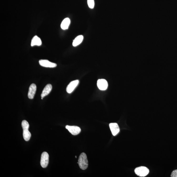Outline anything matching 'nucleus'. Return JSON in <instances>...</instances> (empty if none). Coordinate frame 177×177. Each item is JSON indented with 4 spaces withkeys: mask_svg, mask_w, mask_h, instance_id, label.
<instances>
[{
    "mask_svg": "<svg viewBox=\"0 0 177 177\" xmlns=\"http://www.w3.org/2000/svg\"><path fill=\"white\" fill-rule=\"evenodd\" d=\"M28 129L27 128L23 129V135L24 139L26 141H28L31 137V134L29 131Z\"/></svg>",
    "mask_w": 177,
    "mask_h": 177,
    "instance_id": "13",
    "label": "nucleus"
},
{
    "mask_svg": "<svg viewBox=\"0 0 177 177\" xmlns=\"http://www.w3.org/2000/svg\"><path fill=\"white\" fill-rule=\"evenodd\" d=\"M134 172L137 175L140 177L147 176L149 172V170L147 167L144 166L136 168L134 170Z\"/></svg>",
    "mask_w": 177,
    "mask_h": 177,
    "instance_id": "2",
    "label": "nucleus"
},
{
    "mask_svg": "<svg viewBox=\"0 0 177 177\" xmlns=\"http://www.w3.org/2000/svg\"><path fill=\"white\" fill-rule=\"evenodd\" d=\"M70 24V20L68 18H65L61 24V27L63 30H65L68 28Z\"/></svg>",
    "mask_w": 177,
    "mask_h": 177,
    "instance_id": "12",
    "label": "nucleus"
},
{
    "mask_svg": "<svg viewBox=\"0 0 177 177\" xmlns=\"http://www.w3.org/2000/svg\"><path fill=\"white\" fill-rule=\"evenodd\" d=\"M49 161V155L46 152L42 153L41 155V165L43 168H45L47 167Z\"/></svg>",
    "mask_w": 177,
    "mask_h": 177,
    "instance_id": "3",
    "label": "nucleus"
},
{
    "mask_svg": "<svg viewBox=\"0 0 177 177\" xmlns=\"http://www.w3.org/2000/svg\"><path fill=\"white\" fill-rule=\"evenodd\" d=\"M66 128L73 135H77L81 132V129L77 126L66 125Z\"/></svg>",
    "mask_w": 177,
    "mask_h": 177,
    "instance_id": "4",
    "label": "nucleus"
},
{
    "mask_svg": "<svg viewBox=\"0 0 177 177\" xmlns=\"http://www.w3.org/2000/svg\"><path fill=\"white\" fill-rule=\"evenodd\" d=\"M88 4L90 9L94 8V0H87Z\"/></svg>",
    "mask_w": 177,
    "mask_h": 177,
    "instance_id": "15",
    "label": "nucleus"
},
{
    "mask_svg": "<svg viewBox=\"0 0 177 177\" xmlns=\"http://www.w3.org/2000/svg\"><path fill=\"white\" fill-rule=\"evenodd\" d=\"M171 177H177V170H174L171 174Z\"/></svg>",
    "mask_w": 177,
    "mask_h": 177,
    "instance_id": "16",
    "label": "nucleus"
},
{
    "mask_svg": "<svg viewBox=\"0 0 177 177\" xmlns=\"http://www.w3.org/2000/svg\"><path fill=\"white\" fill-rule=\"evenodd\" d=\"M75 158H77V156H75Z\"/></svg>",
    "mask_w": 177,
    "mask_h": 177,
    "instance_id": "17",
    "label": "nucleus"
},
{
    "mask_svg": "<svg viewBox=\"0 0 177 177\" xmlns=\"http://www.w3.org/2000/svg\"><path fill=\"white\" fill-rule=\"evenodd\" d=\"M37 90V86L34 83L32 84L29 88L28 96L29 99H33L35 95Z\"/></svg>",
    "mask_w": 177,
    "mask_h": 177,
    "instance_id": "8",
    "label": "nucleus"
},
{
    "mask_svg": "<svg viewBox=\"0 0 177 177\" xmlns=\"http://www.w3.org/2000/svg\"><path fill=\"white\" fill-rule=\"evenodd\" d=\"M40 65L45 67L54 68L57 66V64L53 63L47 60L41 59L39 61Z\"/></svg>",
    "mask_w": 177,
    "mask_h": 177,
    "instance_id": "5",
    "label": "nucleus"
},
{
    "mask_svg": "<svg viewBox=\"0 0 177 177\" xmlns=\"http://www.w3.org/2000/svg\"><path fill=\"white\" fill-rule=\"evenodd\" d=\"M42 44V41L40 38L37 36H35L33 37L32 40L31 46H33L37 45V46H41Z\"/></svg>",
    "mask_w": 177,
    "mask_h": 177,
    "instance_id": "11",
    "label": "nucleus"
},
{
    "mask_svg": "<svg viewBox=\"0 0 177 177\" xmlns=\"http://www.w3.org/2000/svg\"><path fill=\"white\" fill-rule=\"evenodd\" d=\"M52 89V86L51 84H48L47 85L42 92V94L41 95V97L43 98L48 95L51 91Z\"/></svg>",
    "mask_w": 177,
    "mask_h": 177,
    "instance_id": "10",
    "label": "nucleus"
},
{
    "mask_svg": "<svg viewBox=\"0 0 177 177\" xmlns=\"http://www.w3.org/2000/svg\"><path fill=\"white\" fill-rule=\"evenodd\" d=\"M83 39V36L82 35L78 36L76 37L73 41V45L74 47H76L82 43Z\"/></svg>",
    "mask_w": 177,
    "mask_h": 177,
    "instance_id": "14",
    "label": "nucleus"
},
{
    "mask_svg": "<svg viewBox=\"0 0 177 177\" xmlns=\"http://www.w3.org/2000/svg\"><path fill=\"white\" fill-rule=\"evenodd\" d=\"M97 86L99 90H104L107 89L108 83L105 79H99L97 82Z\"/></svg>",
    "mask_w": 177,
    "mask_h": 177,
    "instance_id": "7",
    "label": "nucleus"
},
{
    "mask_svg": "<svg viewBox=\"0 0 177 177\" xmlns=\"http://www.w3.org/2000/svg\"><path fill=\"white\" fill-rule=\"evenodd\" d=\"M79 80H78L72 81L68 85L66 88V91L69 94H70L74 91L79 83Z\"/></svg>",
    "mask_w": 177,
    "mask_h": 177,
    "instance_id": "6",
    "label": "nucleus"
},
{
    "mask_svg": "<svg viewBox=\"0 0 177 177\" xmlns=\"http://www.w3.org/2000/svg\"><path fill=\"white\" fill-rule=\"evenodd\" d=\"M78 163L79 164L80 168L82 170H86L88 167V160L87 155L85 153H82L80 155Z\"/></svg>",
    "mask_w": 177,
    "mask_h": 177,
    "instance_id": "1",
    "label": "nucleus"
},
{
    "mask_svg": "<svg viewBox=\"0 0 177 177\" xmlns=\"http://www.w3.org/2000/svg\"><path fill=\"white\" fill-rule=\"evenodd\" d=\"M109 127L113 135L115 136L119 132L120 129L118 124L115 123H110Z\"/></svg>",
    "mask_w": 177,
    "mask_h": 177,
    "instance_id": "9",
    "label": "nucleus"
}]
</instances>
